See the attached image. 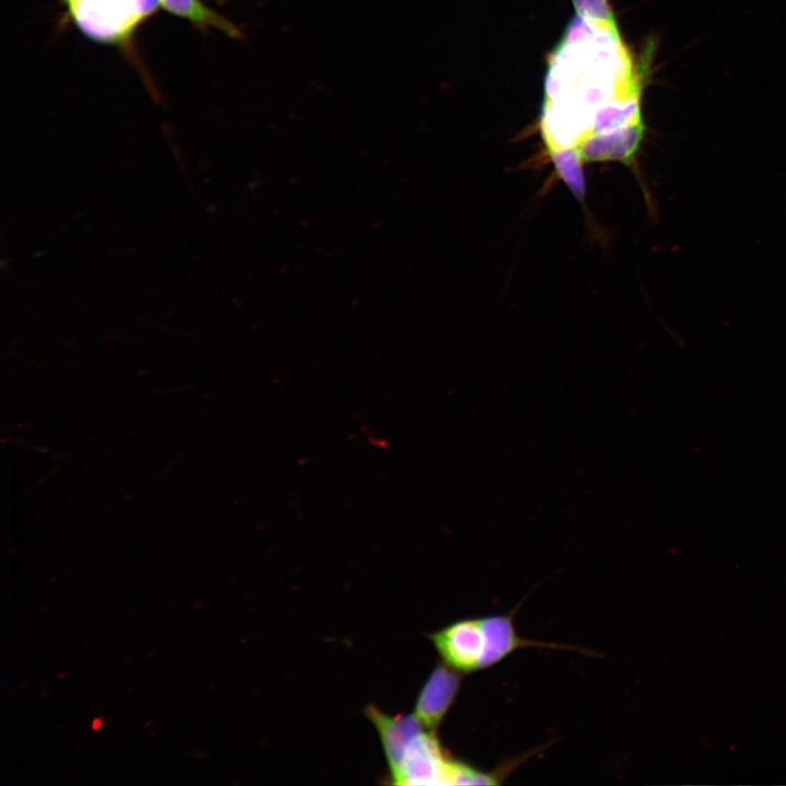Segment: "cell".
Wrapping results in <instances>:
<instances>
[{
  "label": "cell",
  "mask_w": 786,
  "mask_h": 786,
  "mask_svg": "<svg viewBox=\"0 0 786 786\" xmlns=\"http://www.w3.org/2000/svg\"><path fill=\"white\" fill-rule=\"evenodd\" d=\"M499 772L487 773L452 758L437 733L426 729L412 741L390 777L395 785L497 784L504 777Z\"/></svg>",
  "instance_id": "cell-1"
},
{
  "label": "cell",
  "mask_w": 786,
  "mask_h": 786,
  "mask_svg": "<svg viewBox=\"0 0 786 786\" xmlns=\"http://www.w3.org/2000/svg\"><path fill=\"white\" fill-rule=\"evenodd\" d=\"M79 31L105 45H124L160 7L159 0H63Z\"/></svg>",
  "instance_id": "cell-2"
},
{
  "label": "cell",
  "mask_w": 786,
  "mask_h": 786,
  "mask_svg": "<svg viewBox=\"0 0 786 786\" xmlns=\"http://www.w3.org/2000/svg\"><path fill=\"white\" fill-rule=\"evenodd\" d=\"M442 663L462 674L480 670L483 633L480 617L458 619L428 635Z\"/></svg>",
  "instance_id": "cell-3"
},
{
  "label": "cell",
  "mask_w": 786,
  "mask_h": 786,
  "mask_svg": "<svg viewBox=\"0 0 786 786\" xmlns=\"http://www.w3.org/2000/svg\"><path fill=\"white\" fill-rule=\"evenodd\" d=\"M520 606L521 604H519L509 614L480 617L483 633V655L479 665L480 670L495 666L511 655L514 651L524 647L572 650L579 651L583 654H593L592 651L567 644L541 642L521 636L515 629L513 618Z\"/></svg>",
  "instance_id": "cell-4"
},
{
  "label": "cell",
  "mask_w": 786,
  "mask_h": 786,
  "mask_svg": "<svg viewBox=\"0 0 786 786\" xmlns=\"http://www.w3.org/2000/svg\"><path fill=\"white\" fill-rule=\"evenodd\" d=\"M463 674L444 663L430 671L416 699L414 715L425 729L437 733L455 701Z\"/></svg>",
  "instance_id": "cell-5"
},
{
  "label": "cell",
  "mask_w": 786,
  "mask_h": 786,
  "mask_svg": "<svg viewBox=\"0 0 786 786\" xmlns=\"http://www.w3.org/2000/svg\"><path fill=\"white\" fill-rule=\"evenodd\" d=\"M645 130V123L641 122L615 131L591 134L577 148L584 163L614 160L633 166Z\"/></svg>",
  "instance_id": "cell-6"
},
{
  "label": "cell",
  "mask_w": 786,
  "mask_h": 786,
  "mask_svg": "<svg viewBox=\"0 0 786 786\" xmlns=\"http://www.w3.org/2000/svg\"><path fill=\"white\" fill-rule=\"evenodd\" d=\"M365 713L379 734L392 773L401 764L412 741L425 730V727L414 714L390 715L376 705H368Z\"/></svg>",
  "instance_id": "cell-7"
},
{
  "label": "cell",
  "mask_w": 786,
  "mask_h": 786,
  "mask_svg": "<svg viewBox=\"0 0 786 786\" xmlns=\"http://www.w3.org/2000/svg\"><path fill=\"white\" fill-rule=\"evenodd\" d=\"M159 5L167 12L186 19L202 28L213 27L231 38H243V34L237 25L204 4L202 0H159Z\"/></svg>",
  "instance_id": "cell-8"
},
{
  "label": "cell",
  "mask_w": 786,
  "mask_h": 786,
  "mask_svg": "<svg viewBox=\"0 0 786 786\" xmlns=\"http://www.w3.org/2000/svg\"><path fill=\"white\" fill-rule=\"evenodd\" d=\"M640 97L617 98L598 107L593 115L591 134L615 131L643 122Z\"/></svg>",
  "instance_id": "cell-9"
},
{
  "label": "cell",
  "mask_w": 786,
  "mask_h": 786,
  "mask_svg": "<svg viewBox=\"0 0 786 786\" xmlns=\"http://www.w3.org/2000/svg\"><path fill=\"white\" fill-rule=\"evenodd\" d=\"M558 176L570 191L582 201L585 194V182L582 165L584 164L577 147L549 152Z\"/></svg>",
  "instance_id": "cell-10"
},
{
  "label": "cell",
  "mask_w": 786,
  "mask_h": 786,
  "mask_svg": "<svg viewBox=\"0 0 786 786\" xmlns=\"http://www.w3.org/2000/svg\"><path fill=\"white\" fill-rule=\"evenodd\" d=\"M577 15L588 17L619 29L612 10L607 0H571Z\"/></svg>",
  "instance_id": "cell-11"
}]
</instances>
